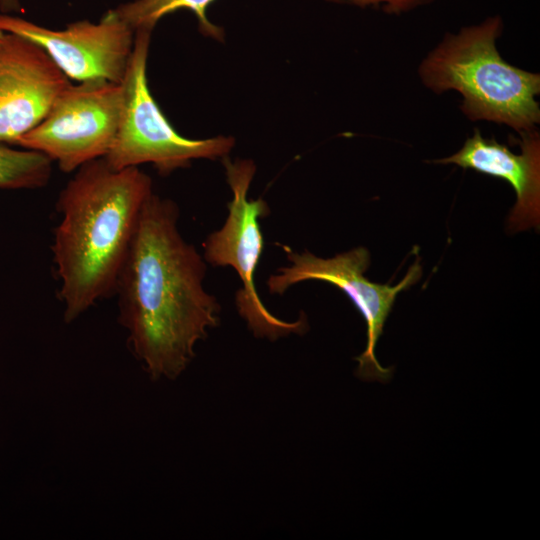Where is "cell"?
Returning <instances> with one entry per match:
<instances>
[{
	"label": "cell",
	"mask_w": 540,
	"mask_h": 540,
	"mask_svg": "<svg viewBox=\"0 0 540 540\" xmlns=\"http://www.w3.org/2000/svg\"><path fill=\"white\" fill-rule=\"evenodd\" d=\"M0 31L36 43L69 79L78 82L122 83L135 42V31L113 9L97 23L79 20L59 30L0 13Z\"/></svg>",
	"instance_id": "obj_8"
},
{
	"label": "cell",
	"mask_w": 540,
	"mask_h": 540,
	"mask_svg": "<svg viewBox=\"0 0 540 540\" xmlns=\"http://www.w3.org/2000/svg\"><path fill=\"white\" fill-rule=\"evenodd\" d=\"M222 159L232 200L227 204L223 226L202 243L203 258L212 266H230L238 274L242 287L235 295L236 307L254 336L274 341L289 334H303L307 329L305 317L294 322L277 318L256 290L254 277L264 248L259 219L270 213L266 201L247 197L256 166L250 159Z\"/></svg>",
	"instance_id": "obj_5"
},
{
	"label": "cell",
	"mask_w": 540,
	"mask_h": 540,
	"mask_svg": "<svg viewBox=\"0 0 540 540\" xmlns=\"http://www.w3.org/2000/svg\"><path fill=\"white\" fill-rule=\"evenodd\" d=\"M179 214L171 199L148 197L114 292L130 348L153 379L179 376L220 320L203 287L206 262L182 237Z\"/></svg>",
	"instance_id": "obj_1"
},
{
	"label": "cell",
	"mask_w": 540,
	"mask_h": 540,
	"mask_svg": "<svg viewBox=\"0 0 540 540\" xmlns=\"http://www.w3.org/2000/svg\"><path fill=\"white\" fill-rule=\"evenodd\" d=\"M345 2L361 7L365 6H382V9L391 14H400L408 12L418 6L426 4L432 0H331Z\"/></svg>",
	"instance_id": "obj_13"
},
{
	"label": "cell",
	"mask_w": 540,
	"mask_h": 540,
	"mask_svg": "<svg viewBox=\"0 0 540 540\" xmlns=\"http://www.w3.org/2000/svg\"><path fill=\"white\" fill-rule=\"evenodd\" d=\"M2 34H3V31H0V38H1Z\"/></svg>",
	"instance_id": "obj_15"
},
{
	"label": "cell",
	"mask_w": 540,
	"mask_h": 540,
	"mask_svg": "<svg viewBox=\"0 0 540 540\" xmlns=\"http://www.w3.org/2000/svg\"><path fill=\"white\" fill-rule=\"evenodd\" d=\"M215 0H133L114 8L120 19L134 31L153 30L164 16L181 9L190 10L198 20V28L203 35L222 40L223 29L211 23L207 17L208 7Z\"/></svg>",
	"instance_id": "obj_11"
},
{
	"label": "cell",
	"mask_w": 540,
	"mask_h": 540,
	"mask_svg": "<svg viewBox=\"0 0 540 540\" xmlns=\"http://www.w3.org/2000/svg\"><path fill=\"white\" fill-rule=\"evenodd\" d=\"M290 266L277 270L267 280L271 294L282 295L291 286L317 280L330 283L342 290L363 316L367 327V343L358 362L355 375L364 381L388 382L393 368H384L375 356V348L383 333L385 322L392 311L397 295L414 285L422 275L416 261L402 281L394 286L373 283L364 273L370 264V254L364 247H357L332 258H320L305 251L298 253L283 246Z\"/></svg>",
	"instance_id": "obj_7"
},
{
	"label": "cell",
	"mask_w": 540,
	"mask_h": 540,
	"mask_svg": "<svg viewBox=\"0 0 540 540\" xmlns=\"http://www.w3.org/2000/svg\"><path fill=\"white\" fill-rule=\"evenodd\" d=\"M22 10L20 0H0V13L12 14Z\"/></svg>",
	"instance_id": "obj_14"
},
{
	"label": "cell",
	"mask_w": 540,
	"mask_h": 540,
	"mask_svg": "<svg viewBox=\"0 0 540 540\" xmlns=\"http://www.w3.org/2000/svg\"><path fill=\"white\" fill-rule=\"evenodd\" d=\"M152 193V180L139 167L114 169L104 158L79 167L60 191L51 248L66 322L114 294Z\"/></svg>",
	"instance_id": "obj_2"
},
{
	"label": "cell",
	"mask_w": 540,
	"mask_h": 540,
	"mask_svg": "<svg viewBox=\"0 0 540 540\" xmlns=\"http://www.w3.org/2000/svg\"><path fill=\"white\" fill-rule=\"evenodd\" d=\"M502 29V19L493 16L447 35L422 62L419 73L434 92H460L462 110L470 119L506 124L521 133L540 120V76L502 59L496 49Z\"/></svg>",
	"instance_id": "obj_3"
},
{
	"label": "cell",
	"mask_w": 540,
	"mask_h": 540,
	"mask_svg": "<svg viewBox=\"0 0 540 540\" xmlns=\"http://www.w3.org/2000/svg\"><path fill=\"white\" fill-rule=\"evenodd\" d=\"M52 175V161L44 154L16 149L0 141V189H38L46 186Z\"/></svg>",
	"instance_id": "obj_12"
},
{
	"label": "cell",
	"mask_w": 540,
	"mask_h": 540,
	"mask_svg": "<svg viewBox=\"0 0 540 540\" xmlns=\"http://www.w3.org/2000/svg\"><path fill=\"white\" fill-rule=\"evenodd\" d=\"M150 29L135 31L130 63L122 82L123 105L114 142L104 157L114 169L151 163L161 175L188 167L195 159H217L235 145L232 137L189 139L169 123L147 82Z\"/></svg>",
	"instance_id": "obj_4"
},
{
	"label": "cell",
	"mask_w": 540,
	"mask_h": 540,
	"mask_svg": "<svg viewBox=\"0 0 540 540\" xmlns=\"http://www.w3.org/2000/svg\"><path fill=\"white\" fill-rule=\"evenodd\" d=\"M517 140L521 154L506 145L482 137L478 130L455 154L434 161L470 168L482 174L507 181L517 201L508 219L512 232L539 228L540 224V141L535 131L520 133Z\"/></svg>",
	"instance_id": "obj_10"
},
{
	"label": "cell",
	"mask_w": 540,
	"mask_h": 540,
	"mask_svg": "<svg viewBox=\"0 0 540 540\" xmlns=\"http://www.w3.org/2000/svg\"><path fill=\"white\" fill-rule=\"evenodd\" d=\"M122 105V83L70 84L42 121L15 145L44 154L64 173L75 172L107 155L116 137Z\"/></svg>",
	"instance_id": "obj_6"
},
{
	"label": "cell",
	"mask_w": 540,
	"mask_h": 540,
	"mask_svg": "<svg viewBox=\"0 0 540 540\" xmlns=\"http://www.w3.org/2000/svg\"><path fill=\"white\" fill-rule=\"evenodd\" d=\"M69 78L36 43L3 32L0 38V141H16L38 125Z\"/></svg>",
	"instance_id": "obj_9"
}]
</instances>
